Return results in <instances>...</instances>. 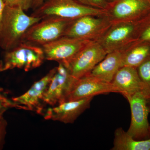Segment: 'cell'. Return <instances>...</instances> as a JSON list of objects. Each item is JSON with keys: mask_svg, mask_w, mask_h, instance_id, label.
Wrapping results in <instances>:
<instances>
[{"mask_svg": "<svg viewBox=\"0 0 150 150\" xmlns=\"http://www.w3.org/2000/svg\"><path fill=\"white\" fill-rule=\"evenodd\" d=\"M147 104L148 107L149 108V112H150V98L149 99H147Z\"/></svg>", "mask_w": 150, "mask_h": 150, "instance_id": "obj_26", "label": "cell"}, {"mask_svg": "<svg viewBox=\"0 0 150 150\" xmlns=\"http://www.w3.org/2000/svg\"><path fill=\"white\" fill-rule=\"evenodd\" d=\"M126 98L131 111V123L126 132L136 140L149 139L150 124L148 115L150 112L146 98L141 91Z\"/></svg>", "mask_w": 150, "mask_h": 150, "instance_id": "obj_8", "label": "cell"}, {"mask_svg": "<svg viewBox=\"0 0 150 150\" xmlns=\"http://www.w3.org/2000/svg\"><path fill=\"white\" fill-rule=\"evenodd\" d=\"M150 10L149 0H114L109 3L106 10L112 24L134 20Z\"/></svg>", "mask_w": 150, "mask_h": 150, "instance_id": "obj_11", "label": "cell"}, {"mask_svg": "<svg viewBox=\"0 0 150 150\" xmlns=\"http://www.w3.org/2000/svg\"><path fill=\"white\" fill-rule=\"evenodd\" d=\"M150 59V42L135 41L124 48L122 67L137 68Z\"/></svg>", "mask_w": 150, "mask_h": 150, "instance_id": "obj_17", "label": "cell"}, {"mask_svg": "<svg viewBox=\"0 0 150 150\" xmlns=\"http://www.w3.org/2000/svg\"><path fill=\"white\" fill-rule=\"evenodd\" d=\"M136 41L150 42V24L143 30Z\"/></svg>", "mask_w": 150, "mask_h": 150, "instance_id": "obj_22", "label": "cell"}, {"mask_svg": "<svg viewBox=\"0 0 150 150\" xmlns=\"http://www.w3.org/2000/svg\"><path fill=\"white\" fill-rule=\"evenodd\" d=\"M93 97L64 101L45 109L43 116L45 120L64 123H74L84 111L90 107Z\"/></svg>", "mask_w": 150, "mask_h": 150, "instance_id": "obj_14", "label": "cell"}, {"mask_svg": "<svg viewBox=\"0 0 150 150\" xmlns=\"http://www.w3.org/2000/svg\"><path fill=\"white\" fill-rule=\"evenodd\" d=\"M73 20L56 17L42 19L30 28L21 42L41 46L57 40L64 36Z\"/></svg>", "mask_w": 150, "mask_h": 150, "instance_id": "obj_5", "label": "cell"}, {"mask_svg": "<svg viewBox=\"0 0 150 150\" xmlns=\"http://www.w3.org/2000/svg\"><path fill=\"white\" fill-rule=\"evenodd\" d=\"M124 49V48L108 53L90 74L104 81L111 83L118 70L122 67Z\"/></svg>", "mask_w": 150, "mask_h": 150, "instance_id": "obj_16", "label": "cell"}, {"mask_svg": "<svg viewBox=\"0 0 150 150\" xmlns=\"http://www.w3.org/2000/svg\"><path fill=\"white\" fill-rule=\"evenodd\" d=\"M111 24L107 16H84L73 20L66 30L64 36L82 40H96Z\"/></svg>", "mask_w": 150, "mask_h": 150, "instance_id": "obj_6", "label": "cell"}, {"mask_svg": "<svg viewBox=\"0 0 150 150\" xmlns=\"http://www.w3.org/2000/svg\"><path fill=\"white\" fill-rule=\"evenodd\" d=\"M56 69L55 67L52 69L44 77L35 82L25 93L13 98L12 100L14 104L15 108L35 111L43 115L45 110L43 106V98Z\"/></svg>", "mask_w": 150, "mask_h": 150, "instance_id": "obj_10", "label": "cell"}, {"mask_svg": "<svg viewBox=\"0 0 150 150\" xmlns=\"http://www.w3.org/2000/svg\"><path fill=\"white\" fill-rule=\"evenodd\" d=\"M146 13L134 20L112 23L96 41L107 54L123 49L137 41L146 28L148 22Z\"/></svg>", "mask_w": 150, "mask_h": 150, "instance_id": "obj_2", "label": "cell"}, {"mask_svg": "<svg viewBox=\"0 0 150 150\" xmlns=\"http://www.w3.org/2000/svg\"><path fill=\"white\" fill-rule=\"evenodd\" d=\"M149 138H150V124L149 127Z\"/></svg>", "mask_w": 150, "mask_h": 150, "instance_id": "obj_28", "label": "cell"}, {"mask_svg": "<svg viewBox=\"0 0 150 150\" xmlns=\"http://www.w3.org/2000/svg\"><path fill=\"white\" fill-rule=\"evenodd\" d=\"M18 7L5 6L0 30V47L6 51L21 43L30 28L41 19L28 16Z\"/></svg>", "mask_w": 150, "mask_h": 150, "instance_id": "obj_1", "label": "cell"}, {"mask_svg": "<svg viewBox=\"0 0 150 150\" xmlns=\"http://www.w3.org/2000/svg\"><path fill=\"white\" fill-rule=\"evenodd\" d=\"M107 53L96 40L87 44L66 66L76 79L89 74L104 59Z\"/></svg>", "mask_w": 150, "mask_h": 150, "instance_id": "obj_7", "label": "cell"}, {"mask_svg": "<svg viewBox=\"0 0 150 150\" xmlns=\"http://www.w3.org/2000/svg\"><path fill=\"white\" fill-rule=\"evenodd\" d=\"M110 93H118L111 83L93 76L89 74L76 79L65 101L77 100Z\"/></svg>", "mask_w": 150, "mask_h": 150, "instance_id": "obj_12", "label": "cell"}, {"mask_svg": "<svg viewBox=\"0 0 150 150\" xmlns=\"http://www.w3.org/2000/svg\"><path fill=\"white\" fill-rule=\"evenodd\" d=\"M44 60L45 55L41 46L21 42L6 51L0 63V72L15 68L28 71L40 67Z\"/></svg>", "mask_w": 150, "mask_h": 150, "instance_id": "obj_4", "label": "cell"}, {"mask_svg": "<svg viewBox=\"0 0 150 150\" xmlns=\"http://www.w3.org/2000/svg\"><path fill=\"white\" fill-rule=\"evenodd\" d=\"M142 86V92L147 99L150 98V59L137 68Z\"/></svg>", "mask_w": 150, "mask_h": 150, "instance_id": "obj_19", "label": "cell"}, {"mask_svg": "<svg viewBox=\"0 0 150 150\" xmlns=\"http://www.w3.org/2000/svg\"><path fill=\"white\" fill-rule=\"evenodd\" d=\"M6 6L18 7L27 11L31 8L32 0H4Z\"/></svg>", "mask_w": 150, "mask_h": 150, "instance_id": "obj_21", "label": "cell"}, {"mask_svg": "<svg viewBox=\"0 0 150 150\" xmlns=\"http://www.w3.org/2000/svg\"><path fill=\"white\" fill-rule=\"evenodd\" d=\"M108 1L109 2H110L112 1H114V0H106Z\"/></svg>", "mask_w": 150, "mask_h": 150, "instance_id": "obj_27", "label": "cell"}, {"mask_svg": "<svg viewBox=\"0 0 150 150\" xmlns=\"http://www.w3.org/2000/svg\"><path fill=\"white\" fill-rule=\"evenodd\" d=\"M6 123L3 118L0 119V146L2 144L6 134Z\"/></svg>", "mask_w": 150, "mask_h": 150, "instance_id": "obj_23", "label": "cell"}, {"mask_svg": "<svg viewBox=\"0 0 150 150\" xmlns=\"http://www.w3.org/2000/svg\"><path fill=\"white\" fill-rule=\"evenodd\" d=\"M112 150H150V138L135 139L122 128H118L114 133Z\"/></svg>", "mask_w": 150, "mask_h": 150, "instance_id": "obj_18", "label": "cell"}, {"mask_svg": "<svg viewBox=\"0 0 150 150\" xmlns=\"http://www.w3.org/2000/svg\"><path fill=\"white\" fill-rule=\"evenodd\" d=\"M45 0H32L31 8L34 10L40 6Z\"/></svg>", "mask_w": 150, "mask_h": 150, "instance_id": "obj_25", "label": "cell"}, {"mask_svg": "<svg viewBox=\"0 0 150 150\" xmlns=\"http://www.w3.org/2000/svg\"><path fill=\"white\" fill-rule=\"evenodd\" d=\"M56 68V71L43 98L44 104L51 106L64 102L66 97L76 80L64 64L59 63V66Z\"/></svg>", "mask_w": 150, "mask_h": 150, "instance_id": "obj_13", "label": "cell"}, {"mask_svg": "<svg viewBox=\"0 0 150 150\" xmlns=\"http://www.w3.org/2000/svg\"><path fill=\"white\" fill-rule=\"evenodd\" d=\"M91 41L62 37L41 46L45 59L55 61L67 66Z\"/></svg>", "mask_w": 150, "mask_h": 150, "instance_id": "obj_9", "label": "cell"}, {"mask_svg": "<svg viewBox=\"0 0 150 150\" xmlns=\"http://www.w3.org/2000/svg\"><path fill=\"white\" fill-rule=\"evenodd\" d=\"M149 1H150V0H149Z\"/></svg>", "mask_w": 150, "mask_h": 150, "instance_id": "obj_29", "label": "cell"}, {"mask_svg": "<svg viewBox=\"0 0 150 150\" xmlns=\"http://www.w3.org/2000/svg\"><path fill=\"white\" fill-rule=\"evenodd\" d=\"M86 15L105 16L107 11L84 5L77 0H45L31 15L41 19L56 17L74 20Z\"/></svg>", "mask_w": 150, "mask_h": 150, "instance_id": "obj_3", "label": "cell"}, {"mask_svg": "<svg viewBox=\"0 0 150 150\" xmlns=\"http://www.w3.org/2000/svg\"><path fill=\"white\" fill-rule=\"evenodd\" d=\"M118 93L126 98L138 92H142V86L137 68L121 67L111 82Z\"/></svg>", "mask_w": 150, "mask_h": 150, "instance_id": "obj_15", "label": "cell"}, {"mask_svg": "<svg viewBox=\"0 0 150 150\" xmlns=\"http://www.w3.org/2000/svg\"><path fill=\"white\" fill-rule=\"evenodd\" d=\"M84 5L106 10L108 7L109 2L106 0H77Z\"/></svg>", "mask_w": 150, "mask_h": 150, "instance_id": "obj_20", "label": "cell"}, {"mask_svg": "<svg viewBox=\"0 0 150 150\" xmlns=\"http://www.w3.org/2000/svg\"><path fill=\"white\" fill-rule=\"evenodd\" d=\"M5 6L6 5L4 0H0V30H1V27L3 13H4V9Z\"/></svg>", "mask_w": 150, "mask_h": 150, "instance_id": "obj_24", "label": "cell"}]
</instances>
